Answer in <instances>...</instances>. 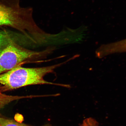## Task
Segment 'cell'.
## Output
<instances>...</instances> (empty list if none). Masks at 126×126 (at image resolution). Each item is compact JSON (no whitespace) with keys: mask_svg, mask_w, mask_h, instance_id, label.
Returning <instances> with one entry per match:
<instances>
[{"mask_svg":"<svg viewBox=\"0 0 126 126\" xmlns=\"http://www.w3.org/2000/svg\"><path fill=\"white\" fill-rule=\"evenodd\" d=\"M68 61L42 67L26 68L19 66L15 67L0 74V91L2 92L36 85H54L68 88V85L50 82L45 80L44 78Z\"/></svg>","mask_w":126,"mask_h":126,"instance_id":"cell-1","label":"cell"},{"mask_svg":"<svg viewBox=\"0 0 126 126\" xmlns=\"http://www.w3.org/2000/svg\"><path fill=\"white\" fill-rule=\"evenodd\" d=\"M49 49L37 51L27 49L13 40L0 55V74L27 63L39 61L46 56Z\"/></svg>","mask_w":126,"mask_h":126,"instance_id":"cell-2","label":"cell"},{"mask_svg":"<svg viewBox=\"0 0 126 126\" xmlns=\"http://www.w3.org/2000/svg\"><path fill=\"white\" fill-rule=\"evenodd\" d=\"M26 11L0 4V26H6L21 31L28 29Z\"/></svg>","mask_w":126,"mask_h":126,"instance_id":"cell-3","label":"cell"},{"mask_svg":"<svg viewBox=\"0 0 126 126\" xmlns=\"http://www.w3.org/2000/svg\"><path fill=\"white\" fill-rule=\"evenodd\" d=\"M100 51L104 57L114 53L126 52V39L114 43L102 45L100 47Z\"/></svg>","mask_w":126,"mask_h":126,"instance_id":"cell-4","label":"cell"},{"mask_svg":"<svg viewBox=\"0 0 126 126\" xmlns=\"http://www.w3.org/2000/svg\"><path fill=\"white\" fill-rule=\"evenodd\" d=\"M33 95L26 96H13L7 95L2 93L0 91V110L14 101L25 98H32Z\"/></svg>","mask_w":126,"mask_h":126,"instance_id":"cell-5","label":"cell"},{"mask_svg":"<svg viewBox=\"0 0 126 126\" xmlns=\"http://www.w3.org/2000/svg\"><path fill=\"white\" fill-rule=\"evenodd\" d=\"M14 39L15 36L12 33L6 31H0V55Z\"/></svg>","mask_w":126,"mask_h":126,"instance_id":"cell-6","label":"cell"},{"mask_svg":"<svg viewBox=\"0 0 126 126\" xmlns=\"http://www.w3.org/2000/svg\"><path fill=\"white\" fill-rule=\"evenodd\" d=\"M0 126H33L18 122L13 120L0 117Z\"/></svg>","mask_w":126,"mask_h":126,"instance_id":"cell-7","label":"cell"},{"mask_svg":"<svg viewBox=\"0 0 126 126\" xmlns=\"http://www.w3.org/2000/svg\"><path fill=\"white\" fill-rule=\"evenodd\" d=\"M98 123L95 119L89 118L84 120L80 126H98Z\"/></svg>","mask_w":126,"mask_h":126,"instance_id":"cell-8","label":"cell"}]
</instances>
